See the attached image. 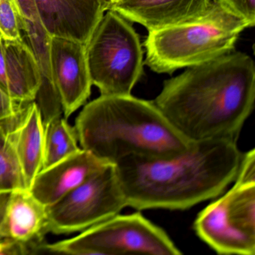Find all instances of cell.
<instances>
[{
    "label": "cell",
    "instance_id": "e0dca14e",
    "mask_svg": "<svg viewBox=\"0 0 255 255\" xmlns=\"http://www.w3.org/2000/svg\"><path fill=\"white\" fill-rule=\"evenodd\" d=\"M11 122L0 125V192L27 190L9 135Z\"/></svg>",
    "mask_w": 255,
    "mask_h": 255
},
{
    "label": "cell",
    "instance_id": "277c9868",
    "mask_svg": "<svg viewBox=\"0 0 255 255\" xmlns=\"http://www.w3.org/2000/svg\"><path fill=\"white\" fill-rule=\"evenodd\" d=\"M247 23L223 8L201 21L149 31L144 64L157 74H172L233 52Z\"/></svg>",
    "mask_w": 255,
    "mask_h": 255
},
{
    "label": "cell",
    "instance_id": "cb8c5ba5",
    "mask_svg": "<svg viewBox=\"0 0 255 255\" xmlns=\"http://www.w3.org/2000/svg\"><path fill=\"white\" fill-rule=\"evenodd\" d=\"M101 4H102L103 8H104V11H107V8L110 5L111 0H101Z\"/></svg>",
    "mask_w": 255,
    "mask_h": 255
},
{
    "label": "cell",
    "instance_id": "d6986e66",
    "mask_svg": "<svg viewBox=\"0 0 255 255\" xmlns=\"http://www.w3.org/2000/svg\"><path fill=\"white\" fill-rule=\"evenodd\" d=\"M219 5L247 23L249 28L255 25V0H218Z\"/></svg>",
    "mask_w": 255,
    "mask_h": 255
},
{
    "label": "cell",
    "instance_id": "ffe728a7",
    "mask_svg": "<svg viewBox=\"0 0 255 255\" xmlns=\"http://www.w3.org/2000/svg\"><path fill=\"white\" fill-rule=\"evenodd\" d=\"M24 104L14 101L0 89V125L8 123L17 119Z\"/></svg>",
    "mask_w": 255,
    "mask_h": 255
},
{
    "label": "cell",
    "instance_id": "8fae6325",
    "mask_svg": "<svg viewBox=\"0 0 255 255\" xmlns=\"http://www.w3.org/2000/svg\"><path fill=\"white\" fill-rule=\"evenodd\" d=\"M38 17L50 37L87 44L104 15L101 0H35Z\"/></svg>",
    "mask_w": 255,
    "mask_h": 255
},
{
    "label": "cell",
    "instance_id": "9c48e42d",
    "mask_svg": "<svg viewBox=\"0 0 255 255\" xmlns=\"http://www.w3.org/2000/svg\"><path fill=\"white\" fill-rule=\"evenodd\" d=\"M50 68L65 117L68 118L87 101L92 80L86 58V44L62 37H50Z\"/></svg>",
    "mask_w": 255,
    "mask_h": 255
},
{
    "label": "cell",
    "instance_id": "30bf717a",
    "mask_svg": "<svg viewBox=\"0 0 255 255\" xmlns=\"http://www.w3.org/2000/svg\"><path fill=\"white\" fill-rule=\"evenodd\" d=\"M221 8L218 0H121L107 11H116L149 32L204 20Z\"/></svg>",
    "mask_w": 255,
    "mask_h": 255
},
{
    "label": "cell",
    "instance_id": "52a82bcc",
    "mask_svg": "<svg viewBox=\"0 0 255 255\" xmlns=\"http://www.w3.org/2000/svg\"><path fill=\"white\" fill-rule=\"evenodd\" d=\"M231 190L200 212L198 237L220 255L255 253V182L234 180Z\"/></svg>",
    "mask_w": 255,
    "mask_h": 255
},
{
    "label": "cell",
    "instance_id": "4fadbf2b",
    "mask_svg": "<svg viewBox=\"0 0 255 255\" xmlns=\"http://www.w3.org/2000/svg\"><path fill=\"white\" fill-rule=\"evenodd\" d=\"M41 73L32 49L23 40L0 38V89L21 104L35 101Z\"/></svg>",
    "mask_w": 255,
    "mask_h": 255
},
{
    "label": "cell",
    "instance_id": "ba28073f",
    "mask_svg": "<svg viewBox=\"0 0 255 255\" xmlns=\"http://www.w3.org/2000/svg\"><path fill=\"white\" fill-rule=\"evenodd\" d=\"M127 207L115 165H109L46 207L44 234L81 232L119 214Z\"/></svg>",
    "mask_w": 255,
    "mask_h": 255
},
{
    "label": "cell",
    "instance_id": "5bb4252c",
    "mask_svg": "<svg viewBox=\"0 0 255 255\" xmlns=\"http://www.w3.org/2000/svg\"><path fill=\"white\" fill-rule=\"evenodd\" d=\"M9 135L24 177L30 190L43 166L44 125L41 110L35 101L23 105L18 117L9 126Z\"/></svg>",
    "mask_w": 255,
    "mask_h": 255
},
{
    "label": "cell",
    "instance_id": "3957f363",
    "mask_svg": "<svg viewBox=\"0 0 255 255\" xmlns=\"http://www.w3.org/2000/svg\"><path fill=\"white\" fill-rule=\"evenodd\" d=\"M83 150L115 165L128 156L161 157L187 150L192 141L179 133L153 101L129 95H101L76 120Z\"/></svg>",
    "mask_w": 255,
    "mask_h": 255
},
{
    "label": "cell",
    "instance_id": "6da1fadb",
    "mask_svg": "<svg viewBox=\"0 0 255 255\" xmlns=\"http://www.w3.org/2000/svg\"><path fill=\"white\" fill-rule=\"evenodd\" d=\"M255 67L246 53H228L166 80L153 101L192 142L237 141L253 111Z\"/></svg>",
    "mask_w": 255,
    "mask_h": 255
},
{
    "label": "cell",
    "instance_id": "603a6c76",
    "mask_svg": "<svg viewBox=\"0 0 255 255\" xmlns=\"http://www.w3.org/2000/svg\"><path fill=\"white\" fill-rule=\"evenodd\" d=\"M11 192H0V240H7L4 237L3 226L5 210Z\"/></svg>",
    "mask_w": 255,
    "mask_h": 255
},
{
    "label": "cell",
    "instance_id": "9a60e30c",
    "mask_svg": "<svg viewBox=\"0 0 255 255\" xmlns=\"http://www.w3.org/2000/svg\"><path fill=\"white\" fill-rule=\"evenodd\" d=\"M46 207L29 190L11 192L5 210L4 237L30 245L36 254L43 252Z\"/></svg>",
    "mask_w": 255,
    "mask_h": 255
},
{
    "label": "cell",
    "instance_id": "5b68a950",
    "mask_svg": "<svg viewBox=\"0 0 255 255\" xmlns=\"http://www.w3.org/2000/svg\"><path fill=\"white\" fill-rule=\"evenodd\" d=\"M86 44L92 85L101 95H129L144 71L138 34L125 17L107 11Z\"/></svg>",
    "mask_w": 255,
    "mask_h": 255
},
{
    "label": "cell",
    "instance_id": "7c38bea8",
    "mask_svg": "<svg viewBox=\"0 0 255 255\" xmlns=\"http://www.w3.org/2000/svg\"><path fill=\"white\" fill-rule=\"evenodd\" d=\"M109 165L112 164L80 148L60 162L41 170L29 191L40 202L48 207Z\"/></svg>",
    "mask_w": 255,
    "mask_h": 255
},
{
    "label": "cell",
    "instance_id": "ac0fdd59",
    "mask_svg": "<svg viewBox=\"0 0 255 255\" xmlns=\"http://www.w3.org/2000/svg\"><path fill=\"white\" fill-rule=\"evenodd\" d=\"M21 17L13 0H0V38L23 40Z\"/></svg>",
    "mask_w": 255,
    "mask_h": 255
},
{
    "label": "cell",
    "instance_id": "d4e9b609",
    "mask_svg": "<svg viewBox=\"0 0 255 255\" xmlns=\"http://www.w3.org/2000/svg\"><path fill=\"white\" fill-rule=\"evenodd\" d=\"M119 1H121V0H111V2H110V5H109L108 8H107V10H108L109 8H110V7L111 6V5H113V4L116 3V2H119Z\"/></svg>",
    "mask_w": 255,
    "mask_h": 255
},
{
    "label": "cell",
    "instance_id": "7402d4cb",
    "mask_svg": "<svg viewBox=\"0 0 255 255\" xmlns=\"http://www.w3.org/2000/svg\"><path fill=\"white\" fill-rule=\"evenodd\" d=\"M19 15L23 20L38 23L41 21L38 17V10L35 0H13Z\"/></svg>",
    "mask_w": 255,
    "mask_h": 255
},
{
    "label": "cell",
    "instance_id": "44dd1931",
    "mask_svg": "<svg viewBox=\"0 0 255 255\" xmlns=\"http://www.w3.org/2000/svg\"><path fill=\"white\" fill-rule=\"evenodd\" d=\"M234 180L248 183L255 182V149L243 153L238 172Z\"/></svg>",
    "mask_w": 255,
    "mask_h": 255
},
{
    "label": "cell",
    "instance_id": "2e32d148",
    "mask_svg": "<svg viewBox=\"0 0 255 255\" xmlns=\"http://www.w3.org/2000/svg\"><path fill=\"white\" fill-rule=\"evenodd\" d=\"M77 132L66 119L54 118L44 125L42 169H46L80 150Z\"/></svg>",
    "mask_w": 255,
    "mask_h": 255
},
{
    "label": "cell",
    "instance_id": "7a4b0ae2",
    "mask_svg": "<svg viewBox=\"0 0 255 255\" xmlns=\"http://www.w3.org/2000/svg\"><path fill=\"white\" fill-rule=\"evenodd\" d=\"M237 141H195L172 156L122 159L114 165L127 206L183 210L219 196L238 172L243 153Z\"/></svg>",
    "mask_w": 255,
    "mask_h": 255
},
{
    "label": "cell",
    "instance_id": "8992f818",
    "mask_svg": "<svg viewBox=\"0 0 255 255\" xmlns=\"http://www.w3.org/2000/svg\"><path fill=\"white\" fill-rule=\"evenodd\" d=\"M43 252L65 255L149 254L180 255L164 230L140 213L117 214L81 231L77 237L43 245Z\"/></svg>",
    "mask_w": 255,
    "mask_h": 255
}]
</instances>
